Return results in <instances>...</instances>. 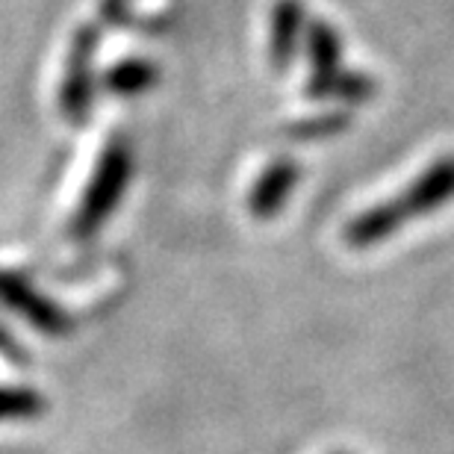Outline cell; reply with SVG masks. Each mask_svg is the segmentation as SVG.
<instances>
[{"label": "cell", "instance_id": "cell-5", "mask_svg": "<svg viewBox=\"0 0 454 454\" xmlns=\"http://www.w3.org/2000/svg\"><path fill=\"white\" fill-rule=\"evenodd\" d=\"M298 180H301V166L293 157L271 160L266 168L260 171L248 192V210L257 222L278 219L284 204L293 198Z\"/></svg>", "mask_w": 454, "mask_h": 454}, {"label": "cell", "instance_id": "cell-12", "mask_svg": "<svg viewBox=\"0 0 454 454\" xmlns=\"http://www.w3.org/2000/svg\"><path fill=\"white\" fill-rule=\"evenodd\" d=\"M348 127V115L345 113H328V115H319V118H304L301 124H295L293 136L298 139H322V136H333Z\"/></svg>", "mask_w": 454, "mask_h": 454}, {"label": "cell", "instance_id": "cell-4", "mask_svg": "<svg viewBox=\"0 0 454 454\" xmlns=\"http://www.w3.org/2000/svg\"><path fill=\"white\" fill-rule=\"evenodd\" d=\"M0 298L9 310H15L44 337H66L71 331V319L57 304L39 295L35 289L18 275H0Z\"/></svg>", "mask_w": 454, "mask_h": 454}, {"label": "cell", "instance_id": "cell-6", "mask_svg": "<svg viewBox=\"0 0 454 454\" xmlns=\"http://www.w3.org/2000/svg\"><path fill=\"white\" fill-rule=\"evenodd\" d=\"M307 33V12L304 0H278L271 6L269 21V62L275 71H284L293 66L298 48Z\"/></svg>", "mask_w": 454, "mask_h": 454}, {"label": "cell", "instance_id": "cell-11", "mask_svg": "<svg viewBox=\"0 0 454 454\" xmlns=\"http://www.w3.org/2000/svg\"><path fill=\"white\" fill-rule=\"evenodd\" d=\"M44 413V398L35 389L0 387V419H35Z\"/></svg>", "mask_w": 454, "mask_h": 454}, {"label": "cell", "instance_id": "cell-3", "mask_svg": "<svg viewBox=\"0 0 454 454\" xmlns=\"http://www.w3.org/2000/svg\"><path fill=\"white\" fill-rule=\"evenodd\" d=\"M395 201L402 204L407 222L425 219V215L437 213L449 201H454V153H442V157L428 162Z\"/></svg>", "mask_w": 454, "mask_h": 454}, {"label": "cell", "instance_id": "cell-13", "mask_svg": "<svg viewBox=\"0 0 454 454\" xmlns=\"http://www.w3.org/2000/svg\"><path fill=\"white\" fill-rule=\"evenodd\" d=\"M340 454H345V451H340Z\"/></svg>", "mask_w": 454, "mask_h": 454}, {"label": "cell", "instance_id": "cell-9", "mask_svg": "<svg viewBox=\"0 0 454 454\" xmlns=\"http://www.w3.org/2000/svg\"><path fill=\"white\" fill-rule=\"evenodd\" d=\"M304 51L310 62V77H325L342 68V35L325 18H313L304 33Z\"/></svg>", "mask_w": 454, "mask_h": 454}, {"label": "cell", "instance_id": "cell-10", "mask_svg": "<svg viewBox=\"0 0 454 454\" xmlns=\"http://www.w3.org/2000/svg\"><path fill=\"white\" fill-rule=\"evenodd\" d=\"M160 80V66L151 59H121L104 74V89L118 98H136L145 95L148 89L157 86Z\"/></svg>", "mask_w": 454, "mask_h": 454}, {"label": "cell", "instance_id": "cell-2", "mask_svg": "<svg viewBox=\"0 0 454 454\" xmlns=\"http://www.w3.org/2000/svg\"><path fill=\"white\" fill-rule=\"evenodd\" d=\"M98 42H101V27H98V21L80 24L74 35H71L66 74H62V86H59V110L71 124H83L89 106H92V95H95L92 62H95Z\"/></svg>", "mask_w": 454, "mask_h": 454}, {"label": "cell", "instance_id": "cell-8", "mask_svg": "<svg viewBox=\"0 0 454 454\" xmlns=\"http://www.w3.org/2000/svg\"><path fill=\"white\" fill-rule=\"evenodd\" d=\"M304 95L310 101H340V104H366L375 95V80L366 71H333L325 77H307Z\"/></svg>", "mask_w": 454, "mask_h": 454}, {"label": "cell", "instance_id": "cell-1", "mask_svg": "<svg viewBox=\"0 0 454 454\" xmlns=\"http://www.w3.org/2000/svg\"><path fill=\"white\" fill-rule=\"evenodd\" d=\"M133 175V148L127 142V136H113L106 142V148L98 157V166L92 171L80 201L74 222H71V236L74 239H89L95 236L101 227L110 222V215L115 213V207L121 204V198L127 192Z\"/></svg>", "mask_w": 454, "mask_h": 454}, {"label": "cell", "instance_id": "cell-7", "mask_svg": "<svg viewBox=\"0 0 454 454\" xmlns=\"http://www.w3.org/2000/svg\"><path fill=\"white\" fill-rule=\"evenodd\" d=\"M404 224H407V215L402 210V204H398L395 198H389V201L372 204L363 213L354 215V219L345 224L342 236L351 248L363 251V248H375V245L393 239Z\"/></svg>", "mask_w": 454, "mask_h": 454}]
</instances>
